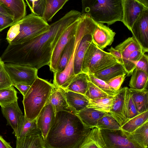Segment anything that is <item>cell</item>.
Segmentation results:
<instances>
[{
	"label": "cell",
	"instance_id": "f546056e",
	"mask_svg": "<svg viewBox=\"0 0 148 148\" xmlns=\"http://www.w3.org/2000/svg\"><path fill=\"white\" fill-rule=\"evenodd\" d=\"M148 73L135 69L131 74L129 86L131 89L142 90L147 88Z\"/></svg>",
	"mask_w": 148,
	"mask_h": 148
},
{
	"label": "cell",
	"instance_id": "836d02e7",
	"mask_svg": "<svg viewBox=\"0 0 148 148\" xmlns=\"http://www.w3.org/2000/svg\"><path fill=\"white\" fill-rule=\"evenodd\" d=\"M75 40V35L67 44L62 53L57 70L55 72H61L66 68L72 55Z\"/></svg>",
	"mask_w": 148,
	"mask_h": 148
},
{
	"label": "cell",
	"instance_id": "83f0119b",
	"mask_svg": "<svg viewBox=\"0 0 148 148\" xmlns=\"http://www.w3.org/2000/svg\"><path fill=\"white\" fill-rule=\"evenodd\" d=\"M126 74L123 64L117 62L93 75L97 78L106 82L116 76Z\"/></svg>",
	"mask_w": 148,
	"mask_h": 148
},
{
	"label": "cell",
	"instance_id": "b9f144b4",
	"mask_svg": "<svg viewBox=\"0 0 148 148\" xmlns=\"http://www.w3.org/2000/svg\"><path fill=\"white\" fill-rule=\"evenodd\" d=\"M126 74H124L114 77L106 82L112 88L116 91L120 89L121 85L126 77Z\"/></svg>",
	"mask_w": 148,
	"mask_h": 148
},
{
	"label": "cell",
	"instance_id": "ffe728a7",
	"mask_svg": "<svg viewBox=\"0 0 148 148\" xmlns=\"http://www.w3.org/2000/svg\"><path fill=\"white\" fill-rule=\"evenodd\" d=\"M0 3L9 11L15 22L26 16V5L24 0H0Z\"/></svg>",
	"mask_w": 148,
	"mask_h": 148
},
{
	"label": "cell",
	"instance_id": "ab89813d",
	"mask_svg": "<svg viewBox=\"0 0 148 148\" xmlns=\"http://www.w3.org/2000/svg\"><path fill=\"white\" fill-rule=\"evenodd\" d=\"M85 95L89 100L97 99L109 95L89 81L88 88Z\"/></svg>",
	"mask_w": 148,
	"mask_h": 148
},
{
	"label": "cell",
	"instance_id": "7c38bea8",
	"mask_svg": "<svg viewBox=\"0 0 148 148\" xmlns=\"http://www.w3.org/2000/svg\"><path fill=\"white\" fill-rule=\"evenodd\" d=\"M133 37L145 53L148 51V8L144 10L131 28Z\"/></svg>",
	"mask_w": 148,
	"mask_h": 148
},
{
	"label": "cell",
	"instance_id": "52a82bcc",
	"mask_svg": "<svg viewBox=\"0 0 148 148\" xmlns=\"http://www.w3.org/2000/svg\"><path fill=\"white\" fill-rule=\"evenodd\" d=\"M17 22L19 33L10 44L21 43L33 39L47 31L50 27L42 17L32 13Z\"/></svg>",
	"mask_w": 148,
	"mask_h": 148
},
{
	"label": "cell",
	"instance_id": "9a60e30c",
	"mask_svg": "<svg viewBox=\"0 0 148 148\" xmlns=\"http://www.w3.org/2000/svg\"><path fill=\"white\" fill-rule=\"evenodd\" d=\"M125 87L120 89L114 96L112 103L109 113L119 123L121 127L128 121L124 107Z\"/></svg>",
	"mask_w": 148,
	"mask_h": 148
},
{
	"label": "cell",
	"instance_id": "7402d4cb",
	"mask_svg": "<svg viewBox=\"0 0 148 148\" xmlns=\"http://www.w3.org/2000/svg\"><path fill=\"white\" fill-rule=\"evenodd\" d=\"M49 101L52 106L55 115L57 112L60 111H70L64 93L63 89L61 88L54 85Z\"/></svg>",
	"mask_w": 148,
	"mask_h": 148
},
{
	"label": "cell",
	"instance_id": "3957f363",
	"mask_svg": "<svg viewBox=\"0 0 148 148\" xmlns=\"http://www.w3.org/2000/svg\"><path fill=\"white\" fill-rule=\"evenodd\" d=\"M81 15L86 14L97 23L109 25L121 21L122 0H82Z\"/></svg>",
	"mask_w": 148,
	"mask_h": 148
},
{
	"label": "cell",
	"instance_id": "484cf974",
	"mask_svg": "<svg viewBox=\"0 0 148 148\" xmlns=\"http://www.w3.org/2000/svg\"><path fill=\"white\" fill-rule=\"evenodd\" d=\"M88 74L82 72L75 75L64 89L85 95L88 88Z\"/></svg>",
	"mask_w": 148,
	"mask_h": 148
},
{
	"label": "cell",
	"instance_id": "f1b7e54d",
	"mask_svg": "<svg viewBox=\"0 0 148 148\" xmlns=\"http://www.w3.org/2000/svg\"><path fill=\"white\" fill-rule=\"evenodd\" d=\"M132 98L139 114L148 110V94L147 88L135 90L130 88Z\"/></svg>",
	"mask_w": 148,
	"mask_h": 148
},
{
	"label": "cell",
	"instance_id": "9c48e42d",
	"mask_svg": "<svg viewBox=\"0 0 148 148\" xmlns=\"http://www.w3.org/2000/svg\"><path fill=\"white\" fill-rule=\"evenodd\" d=\"M5 68L12 83L31 86L38 76V69L30 66L6 63Z\"/></svg>",
	"mask_w": 148,
	"mask_h": 148
},
{
	"label": "cell",
	"instance_id": "e0dca14e",
	"mask_svg": "<svg viewBox=\"0 0 148 148\" xmlns=\"http://www.w3.org/2000/svg\"><path fill=\"white\" fill-rule=\"evenodd\" d=\"M1 110L3 116L13 130L14 134L16 137L17 135V126L19 120L23 115L17 101L10 104L1 107Z\"/></svg>",
	"mask_w": 148,
	"mask_h": 148
},
{
	"label": "cell",
	"instance_id": "d6a6232c",
	"mask_svg": "<svg viewBox=\"0 0 148 148\" xmlns=\"http://www.w3.org/2000/svg\"><path fill=\"white\" fill-rule=\"evenodd\" d=\"M114 96H107L95 99H89L87 107L91 108L98 111L109 113L113 100Z\"/></svg>",
	"mask_w": 148,
	"mask_h": 148
},
{
	"label": "cell",
	"instance_id": "2e32d148",
	"mask_svg": "<svg viewBox=\"0 0 148 148\" xmlns=\"http://www.w3.org/2000/svg\"><path fill=\"white\" fill-rule=\"evenodd\" d=\"M55 114L52 106L49 101L36 119L37 127L45 140L50 129Z\"/></svg>",
	"mask_w": 148,
	"mask_h": 148
},
{
	"label": "cell",
	"instance_id": "d590c367",
	"mask_svg": "<svg viewBox=\"0 0 148 148\" xmlns=\"http://www.w3.org/2000/svg\"><path fill=\"white\" fill-rule=\"evenodd\" d=\"M124 103L125 114L128 120L139 114L133 100L131 90L126 87H125Z\"/></svg>",
	"mask_w": 148,
	"mask_h": 148
},
{
	"label": "cell",
	"instance_id": "74e56055",
	"mask_svg": "<svg viewBox=\"0 0 148 148\" xmlns=\"http://www.w3.org/2000/svg\"><path fill=\"white\" fill-rule=\"evenodd\" d=\"M89 81L109 95L114 96L118 92L110 87L106 82L98 78L93 74L88 75Z\"/></svg>",
	"mask_w": 148,
	"mask_h": 148
},
{
	"label": "cell",
	"instance_id": "8d00e7d4",
	"mask_svg": "<svg viewBox=\"0 0 148 148\" xmlns=\"http://www.w3.org/2000/svg\"><path fill=\"white\" fill-rule=\"evenodd\" d=\"M17 93L13 86L0 89V106L2 107L17 101Z\"/></svg>",
	"mask_w": 148,
	"mask_h": 148
},
{
	"label": "cell",
	"instance_id": "60d3db41",
	"mask_svg": "<svg viewBox=\"0 0 148 148\" xmlns=\"http://www.w3.org/2000/svg\"><path fill=\"white\" fill-rule=\"evenodd\" d=\"M4 64L0 57V89L7 88L13 86L11 79L5 69Z\"/></svg>",
	"mask_w": 148,
	"mask_h": 148
},
{
	"label": "cell",
	"instance_id": "7bdbcfd3",
	"mask_svg": "<svg viewBox=\"0 0 148 148\" xmlns=\"http://www.w3.org/2000/svg\"><path fill=\"white\" fill-rule=\"evenodd\" d=\"M19 30V25L17 22L11 26L8 32L6 38L9 44H11L12 40L18 35Z\"/></svg>",
	"mask_w": 148,
	"mask_h": 148
},
{
	"label": "cell",
	"instance_id": "44dd1931",
	"mask_svg": "<svg viewBox=\"0 0 148 148\" xmlns=\"http://www.w3.org/2000/svg\"><path fill=\"white\" fill-rule=\"evenodd\" d=\"M16 148H45V140L41 133L16 138Z\"/></svg>",
	"mask_w": 148,
	"mask_h": 148
},
{
	"label": "cell",
	"instance_id": "4fadbf2b",
	"mask_svg": "<svg viewBox=\"0 0 148 148\" xmlns=\"http://www.w3.org/2000/svg\"><path fill=\"white\" fill-rule=\"evenodd\" d=\"M122 4L121 22L130 31L133 24L140 14L147 8L136 0H122Z\"/></svg>",
	"mask_w": 148,
	"mask_h": 148
},
{
	"label": "cell",
	"instance_id": "d4e9b609",
	"mask_svg": "<svg viewBox=\"0 0 148 148\" xmlns=\"http://www.w3.org/2000/svg\"><path fill=\"white\" fill-rule=\"evenodd\" d=\"M107 148L101 130L97 127L91 129L80 148Z\"/></svg>",
	"mask_w": 148,
	"mask_h": 148
},
{
	"label": "cell",
	"instance_id": "cb8c5ba5",
	"mask_svg": "<svg viewBox=\"0 0 148 148\" xmlns=\"http://www.w3.org/2000/svg\"><path fill=\"white\" fill-rule=\"evenodd\" d=\"M126 133L128 138L140 148L148 147V121L132 132Z\"/></svg>",
	"mask_w": 148,
	"mask_h": 148
},
{
	"label": "cell",
	"instance_id": "4316f807",
	"mask_svg": "<svg viewBox=\"0 0 148 148\" xmlns=\"http://www.w3.org/2000/svg\"><path fill=\"white\" fill-rule=\"evenodd\" d=\"M37 133H41L37 127L36 119L29 120L24 115H22L18 123L17 135L16 138Z\"/></svg>",
	"mask_w": 148,
	"mask_h": 148
},
{
	"label": "cell",
	"instance_id": "681fc988",
	"mask_svg": "<svg viewBox=\"0 0 148 148\" xmlns=\"http://www.w3.org/2000/svg\"><path fill=\"white\" fill-rule=\"evenodd\" d=\"M0 13L12 18L9 11L0 3Z\"/></svg>",
	"mask_w": 148,
	"mask_h": 148
},
{
	"label": "cell",
	"instance_id": "6da1fadb",
	"mask_svg": "<svg viewBox=\"0 0 148 148\" xmlns=\"http://www.w3.org/2000/svg\"><path fill=\"white\" fill-rule=\"evenodd\" d=\"M79 12L72 10L49 25L46 32L23 42L9 44L1 58L4 62L19 64L38 70L49 66L53 51L61 36L70 25L80 18Z\"/></svg>",
	"mask_w": 148,
	"mask_h": 148
},
{
	"label": "cell",
	"instance_id": "277c9868",
	"mask_svg": "<svg viewBox=\"0 0 148 148\" xmlns=\"http://www.w3.org/2000/svg\"><path fill=\"white\" fill-rule=\"evenodd\" d=\"M54 86L53 84L38 77L31 85L22 101L24 115L28 120L36 119L48 101Z\"/></svg>",
	"mask_w": 148,
	"mask_h": 148
},
{
	"label": "cell",
	"instance_id": "d6986e66",
	"mask_svg": "<svg viewBox=\"0 0 148 148\" xmlns=\"http://www.w3.org/2000/svg\"><path fill=\"white\" fill-rule=\"evenodd\" d=\"M94 30L85 34L80 41L74 61L73 70L75 75L82 72V65L83 58L87 49L92 41V34Z\"/></svg>",
	"mask_w": 148,
	"mask_h": 148
},
{
	"label": "cell",
	"instance_id": "ee69618b",
	"mask_svg": "<svg viewBox=\"0 0 148 148\" xmlns=\"http://www.w3.org/2000/svg\"><path fill=\"white\" fill-rule=\"evenodd\" d=\"M15 23L11 17L0 13V32Z\"/></svg>",
	"mask_w": 148,
	"mask_h": 148
},
{
	"label": "cell",
	"instance_id": "f35d334b",
	"mask_svg": "<svg viewBox=\"0 0 148 148\" xmlns=\"http://www.w3.org/2000/svg\"><path fill=\"white\" fill-rule=\"evenodd\" d=\"M25 0L32 13L42 17L45 8V0Z\"/></svg>",
	"mask_w": 148,
	"mask_h": 148
},
{
	"label": "cell",
	"instance_id": "8992f818",
	"mask_svg": "<svg viewBox=\"0 0 148 148\" xmlns=\"http://www.w3.org/2000/svg\"><path fill=\"white\" fill-rule=\"evenodd\" d=\"M118 62L110 53L100 49L92 41L84 57L82 72L88 75L93 74Z\"/></svg>",
	"mask_w": 148,
	"mask_h": 148
},
{
	"label": "cell",
	"instance_id": "ba28073f",
	"mask_svg": "<svg viewBox=\"0 0 148 148\" xmlns=\"http://www.w3.org/2000/svg\"><path fill=\"white\" fill-rule=\"evenodd\" d=\"M115 48L121 53L122 58L120 62L124 67L127 75H131L137 62L145 52L133 36L128 38Z\"/></svg>",
	"mask_w": 148,
	"mask_h": 148
},
{
	"label": "cell",
	"instance_id": "5bb4252c",
	"mask_svg": "<svg viewBox=\"0 0 148 148\" xmlns=\"http://www.w3.org/2000/svg\"><path fill=\"white\" fill-rule=\"evenodd\" d=\"M116 33L103 23H97L92 34L93 42L100 49L103 50L114 41Z\"/></svg>",
	"mask_w": 148,
	"mask_h": 148
},
{
	"label": "cell",
	"instance_id": "603a6c76",
	"mask_svg": "<svg viewBox=\"0 0 148 148\" xmlns=\"http://www.w3.org/2000/svg\"><path fill=\"white\" fill-rule=\"evenodd\" d=\"M106 113L87 107L76 114L86 126L92 129L96 127L98 119Z\"/></svg>",
	"mask_w": 148,
	"mask_h": 148
},
{
	"label": "cell",
	"instance_id": "e575fe53",
	"mask_svg": "<svg viewBox=\"0 0 148 148\" xmlns=\"http://www.w3.org/2000/svg\"><path fill=\"white\" fill-rule=\"evenodd\" d=\"M96 127L101 130H116L121 129L119 123L109 113H106L98 119Z\"/></svg>",
	"mask_w": 148,
	"mask_h": 148
},
{
	"label": "cell",
	"instance_id": "1f68e13d",
	"mask_svg": "<svg viewBox=\"0 0 148 148\" xmlns=\"http://www.w3.org/2000/svg\"><path fill=\"white\" fill-rule=\"evenodd\" d=\"M148 121V110L139 114L129 119L122 126L121 129L128 133L133 132Z\"/></svg>",
	"mask_w": 148,
	"mask_h": 148
},
{
	"label": "cell",
	"instance_id": "7a4b0ae2",
	"mask_svg": "<svg viewBox=\"0 0 148 148\" xmlns=\"http://www.w3.org/2000/svg\"><path fill=\"white\" fill-rule=\"evenodd\" d=\"M91 130L71 111L58 112L45 140V148H80Z\"/></svg>",
	"mask_w": 148,
	"mask_h": 148
},
{
	"label": "cell",
	"instance_id": "8fae6325",
	"mask_svg": "<svg viewBox=\"0 0 148 148\" xmlns=\"http://www.w3.org/2000/svg\"><path fill=\"white\" fill-rule=\"evenodd\" d=\"M101 130L107 148H140L128 138L127 133L121 129Z\"/></svg>",
	"mask_w": 148,
	"mask_h": 148
},
{
	"label": "cell",
	"instance_id": "5b68a950",
	"mask_svg": "<svg viewBox=\"0 0 148 148\" xmlns=\"http://www.w3.org/2000/svg\"><path fill=\"white\" fill-rule=\"evenodd\" d=\"M97 24V22L88 15H81L75 35V42L72 55L64 70L61 72L53 73L54 85L65 89L69 85L75 75L73 70L74 61L80 41L85 34L95 29Z\"/></svg>",
	"mask_w": 148,
	"mask_h": 148
},
{
	"label": "cell",
	"instance_id": "7dc6e473",
	"mask_svg": "<svg viewBox=\"0 0 148 148\" xmlns=\"http://www.w3.org/2000/svg\"><path fill=\"white\" fill-rule=\"evenodd\" d=\"M108 51L120 62L122 60V56L121 53L119 51L114 48L112 47L108 49Z\"/></svg>",
	"mask_w": 148,
	"mask_h": 148
},
{
	"label": "cell",
	"instance_id": "c3c4849f",
	"mask_svg": "<svg viewBox=\"0 0 148 148\" xmlns=\"http://www.w3.org/2000/svg\"><path fill=\"white\" fill-rule=\"evenodd\" d=\"M10 143L6 141L0 135V148H12Z\"/></svg>",
	"mask_w": 148,
	"mask_h": 148
},
{
	"label": "cell",
	"instance_id": "f907efd6",
	"mask_svg": "<svg viewBox=\"0 0 148 148\" xmlns=\"http://www.w3.org/2000/svg\"><path fill=\"white\" fill-rule=\"evenodd\" d=\"M143 5L146 8H148V0H136Z\"/></svg>",
	"mask_w": 148,
	"mask_h": 148
},
{
	"label": "cell",
	"instance_id": "bcb514c9",
	"mask_svg": "<svg viewBox=\"0 0 148 148\" xmlns=\"http://www.w3.org/2000/svg\"><path fill=\"white\" fill-rule=\"evenodd\" d=\"M17 88L24 97L26 94L31 86L21 84H15L13 85Z\"/></svg>",
	"mask_w": 148,
	"mask_h": 148
},
{
	"label": "cell",
	"instance_id": "4dcf8cb0",
	"mask_svg": "<svg viewBox=\"0 0 148 148\" xmlns=\"http://www.w3.org/2000/svg\"><path fill=\"white\" fill-rule=\"evenodd\" d=\"M45 0V8L42 17L47 22L51 21L53 16L69 0Z\"/></svg>",
	"mask_w": 148,
	"mask_h": 148
},
{
	"label": "cell",
	"instance_id": "30bf717a",
	"mask_svg": "<svg viewBox=\"0 0 148 148\" xmlns=\"http://www.w3.org/2000/svg\"><path fill=\"white\" fill-rule=\"evenodd\" d=\"M79 18L66 28L59 38L54 49L49 66L50 71L53 73L57 70L62 51L69 42L76 34Z\"/></svg>",
	"mask_w": 148,
	"mask_h": 148
},
{
	"label": "cell",
	"instance_id": "f6af8a7d",
	"mask_svg": "<svg viewBox=\"0 0 148 148\" xmlns=\"http://www.w3.org/2000/svg\"><path fill=\"white\" fill-rule=\"evenodd\" d=\"M135 69L148 73V56L145 53L142 55L137 62Z\"/></svg>",
	"mask_w": 148,
	"mask_h": 148
},
{
	"label": "cell",
	"instance_id": "ac0fdd59",
	"mask_svg": "<svg viewBox=\"0 0 148 148\" xmlns=\"http://www.w3.org/2000/svg\"><path fill=\"white\" fill-rule=\"evenodd\" d=\"M63 89L71 111L76 114L87 107L89 100L85 95Z\"/></svg>",
	"mask_w": 148,
	"mask_h": 148
}]
</instances>
